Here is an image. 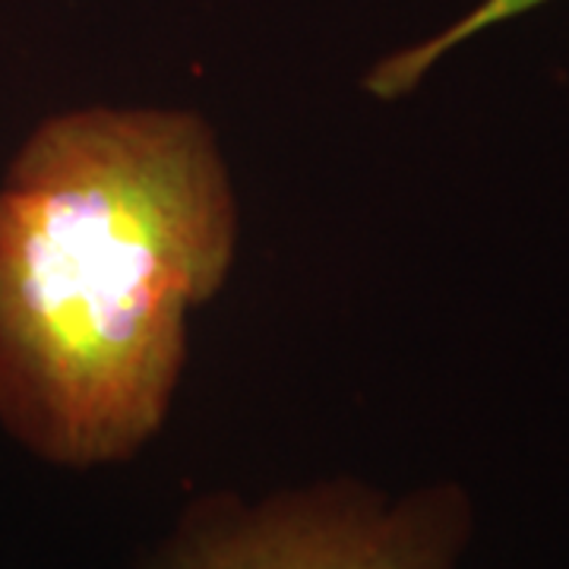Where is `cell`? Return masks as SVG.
<instances>
[{
	"instance_id": "cell-1",
	"label": "cell",
	"mask_w": 569,
	"mask_h": 569,
	"mask_svg": "<svg viewBox=\"0 0 569 569\" xmlns=\"http://www.w3.org/2000/svg\"><path fill=\"white\" fill-rule=\"evenodd\" d=\"M238 206L203 118L82 108L0 181V425L41 462H127L162 430L187 320L224 282Z\"/></svg>"
},
{
	"instance_id": "cell-3",
	"label": "cell",
	"mask_w": 569,
	"mask_h": 569,
	"mask_svg": "<svg viewBox=\"0 0 569 569\" xmlns=\"http://www.w3.org/2000/svg\"><path fill=\"white\" fill-rule=\"evenodd\" d=\"M538 3H545V0H485L478 10L468 13L466 20L449 26L447 32H440L437 39L425 41V44H415V48L399 51V54H392L387 61L377 63L367 73L365 89L370 96H377V99H399V96H406V92H411L421 82V77L447 54L449 48H456L459 41H466L468 36L488 29L493 22L519 17V13H526V10L538 7Z\"/></svg>"
},
{
	"instance_id": "cell-2",
	"label": "cell",
	"mask_w": 569,
	"mask_h": 569,
	"mask_svg": "<svg viewBox=\"0 0 569 569\" xmlns=\"http://www.w3.org/2000/svg\"><path fill=\"white\" fill-rule=\"evenodd\" d=\"M471 535L475 507L462 485L387 493L329 478L257 500L203 493L137 569H462Z\"/></svg>"
}]
</instances>
